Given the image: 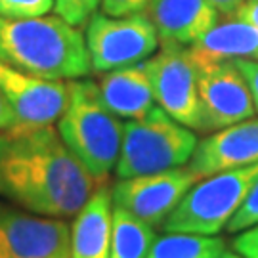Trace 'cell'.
Listing matches in <instances>:
<instances>
[{"label": "cell", "mask_w": 258, "mask_h": 258, "mask_svg": "<svg viewBox=\"0 0 258 258\" xmlns=\"http://www.w3.org/2000/svg\"><path fill=\"white\" fill-rule=\"evenodd\" d=\"M209 2L218 10V14H222V16H233L245 0H209Z\"/></svg>", "instance_id": "27"}, {"label": "cell", "mask_w": 258, "mask_h": 258, "mask_svg": "<svg viewBox=\"0 0 258 258\" xmlns=\"http://www.w3.org/2000/svg\"><path fill=\"white\" fill-rule=\"evenodd\" d=\"M0 61L54 81H73L92 73L83 33L59 16H0Z\"/></svg>", "instance_id": "2"}, {"label": "cell", "mask_w": 258, "mask_h": 258, "mask_svg": "<svg viewBox=\"0 0 258 258\" xmlns=\"http://www.w3.org/2000/svg\"><path fill=\"white\" fill-rule=\"evenodd\" d=\"M96 86L102 103L119 119H142L155 107V96L144 61L105 71Z\"/></svg>", "instance_id": "14"}, {"label": "cell", "mask_w": 258, "mask_h": 258, "mask_svg": "<svg viewBox=\"0 0 258 258\" xmlns=\"http://www.w3.org/2000/svg\"><path fill=\"white\" fill-rule=\"evenodd\" d=\"M231 247L235 249V252H239L241 256L258 258V224L239 231V235L233 239Z\"/></svg>", "instance_id": "23"}, {"label": "cell", "mask_w": 258, "mask_h": 258, "mask_svg": "<svg viewBox=\"0 0 258 258\" xmlns=\"http://www.w3.org/2000/svg\"><path fill=\"white\" fill-rule=\"evenodd\" d=\"M191 54V50H189ZM201 103V132H214L250 119L256 107L252 94L233 59L191 54Z\"/></svg>", "instance_id": "7"}, {"label": "cell", "mask_w": 258, "mask_h": 258, "mask_svg": "<svg viewBox=\"0 0 258 258\" xmlns=\"http://www.w3.org/2000/svg\"><path fill=\"white\" fill-rule=\"evenodd\" d=\"M144 63L159 107L187 128L201 130L197 73L189 48L176 42H161L159 50Z\"/></svg>", "instance_id": "8"}, {"label": "cell", "mask_w": 258, "mask_h": 258, "mask_svg": "<svg viewBox=\"0 0 258 258\" xmlns=\"http://www.w3.org/2000/svg\"><path fill=\"white\" fill-rule=\"evenodd\" d=\"M113 201L107 184L98 185L71 226V258H111Z\"/></svg>", "instance_id": "15"}, {"label": "cell", "mask_w": 258, "mask_h": 258, "mask_svg": "<svg viewBox=\"0 0 258 258\" xmlns=\"http://www.w3.org/2000/svg\"><path fill=\"white\" fill-rule=\"evenodd\" d=\"M0 258H71V228L0 201Z\"/></svg>", "instance_id": "9"}, {"label": "cell", "mask_w": 258, "mask_h": 258, "mask_svg": "<svg viewBox=\"0 0 258 258\" xmlns=\"http://www.w3.org/2000/svg\"><path fill=\"white\" fill-rule=\"evenodd\" d=\"M57 132L94 180L107 184L119 161L122 122L102 103L94 81H69V102L57 119Z\"/></svg>", "instance_id": "3"}, {"label": "cell", "mask_w": 258, "mask_h": 258, "mask_svg": "<svg viewBox=\"0 0 258 258\" xmlns=\"http://www.w3.org/2000/svg\"><path fill=\"white\" fill-rule=\"evenodd\" d=\"M235 65L239 67V71L243 73L245 81L249 84L252 100H254V107L258 113V61L254 59H233Z\"/></svg>", "instance_id": "24"}, {"label": "cell", "mask_w": 258, "mask_h": 258, "mask_svg": "<svg viewBox=\"0 0 258 258\" xmlns=\"http://www.w3.org/2000/svg\"><path fill=\"white\" fill-rule=\"evenodd\" d=\"M224 250V241L214 235L168 233L157 237L146 258H214Z\"/></svg>", "instance_id": "18"}, {"label": "cell", "mask_w": 258, "mask_h": 258, "mask_svg": "<svg viewBox=\"0 0 258 258\" xmlns=\"http://www.w3.org/2000/svg\"><path fill=\"white\" fill-rule=\"evenodd\" d=\"M214 258H245L241 256L239 252H230V250H222V252H218Z\"/></svg>", "instance_id": "28"}, {"label": "cell", "mask_w": 258, "mask_h": 258, "mask_svg": "<svg viewBox=\"0 0 258 258\" xmlns=\"http://www.w3.org/2000/svg\"><path fill=\"white\" fill-rule=\"evenodd\" d=\"M12 126H16V115H14L6 96H4L2 88H0V132L12 128Z\"/></svg>", "instance_id": "26"}, {"label": "cell", "mask_w": 258, "mask_h": 258, "mask_svg": "<svg viewBox=\"0 0 258 258\" xmlns=\"http://www.w3.org/2000/svg\"><path fill=\"white\" fill-rule=\"evenodd\" d=\"M161 42L194 44L218 21L220 14L209 0H151L148 6Z\"/></svg>", "instance_id": "13"}, {"label": "cell", "mask_w": 258, "mask_h": 258, "mask_svg": "<svg viewBox=\"0 0 258 258\" xmlns=\"http://www.w3.org/2000/svg\"><path fill=\"white\" fill-rule=\"evenodd\" d=\"M84 40L94 73L146 61L161 46L148 14L107 16L96 12L86 23Z\"/></svg>", "instance_id": "6"}, {"label": "cell", "mask_w": 258, "mask_h": 258, "mask_svg": "<svg viewBox=\"0 0 258 258\" xmlns=\"http://www.w3.org/2000/svg\"><path fill=\"white\" fill-rule=\"evenodd\" d=\"M199 180L201 176L185 165L163 172L119 178L111 189V201L113 207L124 209L155 228L163 226L166 216Z\"/></svg>", "instance_id": "10"}, {"label": "cell", "mask_w": 258, "mask_h": 258, "mask_svg": "<svg viewBox=\"0 0 258 258\" xmlns=\"http://www.w3.org/2000/svg\"><path fill=\"white\" fill-rule=\"evenodd\" d=\"M0 88L18 126L54 124L69 102V83L23 73L4 61H0Z\"/></svg>", "instance_id": "11"}, {"label": "cell", "mask_w": 258, "mask_h": 258, "mask_svg": "<svg viewBox=\"0 0 258 258\" xmlns=\"http://www.w3.org/2000/svg\"><path fill=\"white\" fill-rule=\"evenodd\" d=\"M98 185L52 124L0 132V199L42 216L71 218Z\"/></svg>", "instance_id": "1"}, {"label": "cell", "mask_w": 258, "mask_h": 258, "mask_svg": "<svg viewBox=\"0 0 258 258\" xmlns=\"http://www.w3.org/2000/svg\"><path fill=\"white\" fill-rule=\"evenodd\" d=\"M258 163V119H245L226 128L214 130L197 142L189 168L205 176L243 168Z\"/></svg>", "instance_id": "12"}, {"label": "cell", "mask_w": 258, "mask_h": 258, "mask_svg": "<svg viewBox=\"0 0 258 258\" xmlns=\"http://www.w3.org/2000/svg\"><path fill=\"white\" fill-rule=\"evenodd\" d=\"M100 4L102 0H54V12L69 25L84 27Z\"/></svg>", "instance_id": "19"}, {"label": "cell", "mask_w": 258, "mask_h": 258, "mask_svg": "<svg viewBox=\"0 0 258 258\" xmlns=\"http://www.w3.org/2000/svg\"><path fill=\"white\" fill-rule=\"evenodd\" d=\"M233 16L237 19L247 21V23H250V25H254L258 29V0H245Z\"/></svg>", "instance_id": "25"}, {"label": "cell", "mask_w": 258, "mask_h": 258, "mask_svg": "<svg viewBox=\"0 0 258 258\" xmlns=\"http://www.w3.org/2000/svg\"><path fill=\"white\" fill-rule=\"evenodd\" d=\"M254 224H258V176L256 180L252 182V185H250L245 201L241 203L237 212L228 222L226 230L230 231V233H239V231L247 230V228L254 226Z\"/></svg>", "instance_id": "21"}, {"label": "cell", "mask_w": 258, "mask_h": 258, "mask_svg": "<svg viewBox=\"0 0 258 258\" xmlns=\"http://www.w3.org/2000/svg\"><path fill=\"white\" fill-rule=\"evenodd\" d=\"M54 10V0H0L2 18H38Z\"/></svg>", "instance_id": "20"}, {"label": "cell", "mask_w": 258, "mask_h": 258, "mask_svg": "<svg viewBox=\"0 0 258 258\" xmlns=\"http://www.w3.org/2000/svg\"><path fill=\"white\" fill-rule=\"evenodd\" d=\"M258 176L256 165L205 176L163 222L166 233L216 235L237 212Z\"/></svg>", "instance_id": "5"}, {"label": "cell", "mask_w": 258, "mask_h": 258, "mask_svg": "<svg viewBox=\"0 0 258 258\" xmlns=\"http://www.w3.org/2000/svg\"><path fill=\"white\" fill-rule=\"evenodd\" d=\"M197 142L194 130L155 105L142 119L122 122V144L115 174L130 178L184 166L194 155Z\"/></svg>", "instance_id": "4"}, {"label": "cell", "mask_w": 258, "mask_h": 258, "mask_svg": "<svg viewBox=\"0 0 258 258\" xmlns=\"http://www.w3.org/2000/svg\"><path fill=\"white\" fill-rule=\"evenodd\" d=\"M151 0H102V10L107 16L146 14Z\"/></svg>", "instance_id": "22"}, {"label": "cell", "mask_w": 258, "mask_h": 258, "mask_svg": "<svg viewBox=\"0 0 258 258\" xmlns=\"http://www.w3.org/2000/svg\"><path fill=\"white\" fill-rule=\"evenodd\" d=\"M189 46L191 54L218 59L258 61V29L235 16H224Z\"/></svg>", "instance_id": "16"}, {"label": "cell", "mask_w": 258, "mask_h": 258, "mask_svg": "<svg viewBox=\"0 0 258 258\" xmlns=\"http://www.w3.org/2000/svg\"><path fill=\"white\" fill-rule=\"evenodd\" d=\"M155 228L142 218L113 207L111 258H146L155 243Z\"/></svg>", "instance_id": "17"}]
</instances>
